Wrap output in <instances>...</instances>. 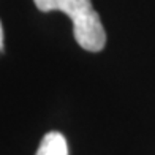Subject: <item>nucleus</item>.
Wrapping results in <instances>:
<instances>
[{
    "mask_svg": "<svg viewBox=\"0 0 155 155\" xmlns=\"http://www.w3.org/2000/svg\"><path fill=\"white\" fill-rule=\"evenodd\" d=\"M35 155H68V144L65 136L59 131L46 133Z\"/></svg>",
    "mask_w": 155,
    "mask_h": 155,
    "instance_id": "f03ea898",
    "label": "nucleus"
},
{
    "mask_svg": "<svg viewBox=\"0 0 155 155\" xmlns=\"http://www.w3.org/2000/svg\"><path fill=\"white\" fill-rule=\"evenodd\" d=\"M33 3L43 13H65L73 22L76 43L82 49L98 52L106 45V32L100 15L94 10L92 0H33Z\"/></svg>",
    "mask_w": 155,
    "mask_h": 155,
    "instance_id": "f257e3e1",
    "label": "nucleus"
},
{
    "mask_svg": "<svg viewBox=\"0 0 155 155\" xmlns=\"http://www.w3.org/2000/svg\"><path fill=\"white\" fill-rule=\"evenodd\" d=\"M3 51V27L2 22H0V52Z\"/></svg>",
    "mask_w": 155,
    "mask_h": 155,
    "instance_id": "7ed1b4c3",
    "label": "nucleus"
}]
</instances>
